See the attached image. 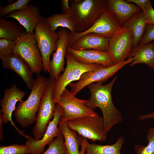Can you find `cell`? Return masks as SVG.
Listing matches in <instances>:
<instances>
[{
	"label": "cell",
	"mask_w": 154,
	"mask_h": 154,
	"mask_svg": "<svg viewBox=\"0 0 154 154\" xmlns=\"http://www.w3.org/2000/svg\"><path fill=\"white\" fill-rule=\"evenodd\" d=\"M147 23L142 10L135 13L129 20L122 25L129 29L133 36V49L137 46L145 32Z\"/></svg>",
	"instance_id": "obj_22"
},
{
	"label": "cell",
	"mask_w": 154,
	"mask_h": 154,
	"mask_svg": "<svg viewBox=\"0 0 154 154\" xmlns=\"http://www.w3.org/2000/svg\"><path fill=\"white\" fill-rule=\"evenodd\" d=\"M70 9L68 14L72 19L76 32L88 29L107 8L106 0L69 1Z\"/></svg>",
	"instance_id": "obj_2"
},
{
	"label": "cell",
	"mask_w": 154,
	"mask_h": 154,
	"mask_svg": "<svg viewBox=\"0 0 154 154\" xmlns=\"http://www.w3.org/2000/svg\"><path fill=\"white\" fill-rule=\"evenodd\" d=\"M40 154H67L62 133L49 145L46 151Z\"/></svg>",
	"instance_id": "obj_28"
},
{
	"label": "cell",
	"mask_w": 154,
	"mask_h": 154,
	"mask_svg": "<svg viewBox=\"0 0 154 154\" xmlns=\"http://www.w3.org/2000/svg\"><path fill=\"white\" fill-rule=\"evenodd\" d=\"M153 40H154V24H147L145 32L139 45L146 44Z\"/></svg>",
	"instance_id": "obj_32"
},
{
	"label": "cell",
	"mask_w": 154,
	"mask_h": 154,
	"mask_svg": "<svg viewBox=\"0 0 154 154\" xmlns=\"http://www.w3.org/2000/svg\"><path fill=\"white\" fill-rule=\"evenodd\" d=\"M63 112L62 108L56 104L53 118L49 122L42 138L38 140L29 136L25 145L30 149L31 154H41L44 151L45 146L49 145L55 137H57L61 133L58 125Z\"/></svg>",
	"instance_id": "obj_13"
},
{
	"label": "cell",
	"mask_w": 154,
	"mask_h": 154,
	"mask_svg": "<svg viewBox=\"0 0 154 154\" xmlns=\"http://www.w3.org/2000/svg\"><path fill=\"white\" fill-rule=\"evenodd\" d=\"M125 140L120 136L113 144L106 145L90 143L87 141L84 154H121V150Z\"/></svg>",
	"instance_id": "obj_23"
},
{
	"label": "cell",
	"mask_w": 154,
	"mask_h": 154,
	"mask_svg": "<svg viewBox=\"0 0 154 154\" xmlns=\"http://www.w3.org/2000/svg\"><path fill=\"white\" fill-rule=\"evenodd\" d=\"M86 101L77 98L67 88H65L56 103L64 112L59 124L78 118L98 116L94 110L85 105Z\"/></svg>",
	"instance_id": "obj_10"
},
{
	"label": "cell",
	"mask_w": 154,
	"mask_h": 154,
	"mask_svg": "<svg viewBox=\"0 0 154 154\" xmlns=\"http://www.w3.org/2000/svg\"><path fill=\"white\" fill-rule=\"evenodd\" d=\"M149 119H154V112L149 114L141 115L139 117V119L141 121Z\"/></svg>",
	"instance_id": "obj_36"
},
{
	"label": "cell",
	"mask_w": 154,
	"mask_h": 154,
	"mask_svg": "<svg viewBox=\"0 0 154 154\" xmlns=\"http://www.w3.org/2000/svg\"><path fill=\"white\" fill-rule=\"evenodd\" d=\"M116 76L110 82L105 85L94 83L88 86L91 93L88 100H86L85 105L94 110L99 108L102 112L104 130L106 134L115 125L123 120L122 114L114 105L111 94L112 90L117 78Z\"/></svg>",
	"instance_id": "obj_1"
},
{
	"label": "cell",
	"mask_w": 154,
	"mask_h": 154,
	"mask_svg": "<svg viewBox=\"0 0 154 154\" xmlns=\"http://www.w3.org/2000/svg\"><path fill=\"white\" fill-rule=\"evenodd\" d=\"M132 58L134 59L131 63V66L144 64L154 69V42L144 45H138L133 48L127 58Z\"/></svg>",
	"instance_id": "obj_21"
},
{
	"label": "cell",
	"mask_w": 154,
	"mask_h": 154,
	"mask_svg": "<svg viewBox=\"0 0 154 154\" xmlns=\"http://www.w3.org/2000/svg\"><path fill=\"white\" fill-rule=\"evenodd\" d=\"M58 38L57 49L52 55L49 64L50 78L56 80L60 73L64 70V59L68 47L69 31L68 29L61 28L58 31Z\"/></svg>",
	"instance_id": "obj_15"
},
{
	"label": "cell",
	"mask_w": 154,
	"mask_h": 154,
	"mask_svg": "<svg viewBox=\"0 0 154 154\" xmlns=\"http://www.w3.org/2000/svg\"><path fill=\"white\" fill-rule=\"evenodd\" d=\"M58 127L64 137L67 154H80L81 141L75 132L69 127L66 122L59 124Z\"/></svg>",
	"instance_id": "obj_24"
},
{
	"label": "cell",
	"mask_w": 154,
	"mask_h": 154,
	"mask_svg": "<svg viewBox=\"0 0 154 154\" xmlns=\"http://www.w3.org/2000/svg\"><path fill=\"white\" fill-rule=\"evenodd\" d=\"M13 52L19 55L33 73L39 75L43 70L42 58L34 33L24 31L17 40Z\"/></svg>",
	"instance_id": "obj_5"
},
{
	"label": "cell",
	"mask_w": 154,
	"mask_h": 154,
	"mask_svg": "<svg viewBox=\"0 0 154 154\" xmlns=\"http://www.w3.org/2000/svg\"><path fill=\"white\" fill-rule=\"evenodd\" d=\"M81 149L80 151V154H84L85 153V147L87 142L85 138H81L80 139Z\"/></svg>",
	"instance_id": "obj_37"
},
{
	"label": "cell",
	"mask_w": 154,
	"mask_h": 154,
	"mask_svg": "<svg viewBox=\"0 0 154 154\" xmlns=\"http://www.w3.org/2000/svg\"><path fill=\"white\" fill-rule=\"evenodd\" d=\"M5 17L15 19L24 27L26 32L31 33H34L36 26L43 18L39 8L31 4L22 9L10 13Z\"/></svg>",
	"instance_id": "obj_18"
},
{
	"label": "cell",
	"mask_w": 154,
	"mask_h": 154,
	"mask_svg": "<svg viewBox=\"0 0 154 154\" xmlns=\"http://www.w3.org/2000/svg\"><path fill=\"white\" fill-rule=\"evenodd\" d=\"M34 31L37 45L42 58L43 70L49 73L50 56L56 50L58 34L52 30L46 18L44 17L37 25Z\"/></svg>",
	"instance_id": "obj_6"
},
{
	"label": "cell",
	"mask_w": 154,
	"mask_h": 154,
	"mask_svg": "<svg viewBox=\"0 0 154 154\" xmlns=\"http://www.w3.org/2000/svg\"><path fill=\"white\" fill-rule=\"evenodd\" d=\"M47 78L40 74L34 80L31 93L25 101L19 102L14 112V117L21 126L26 128L36 121L42 98L44 93Z\"/></svg>",
	"instance_id": "obj_3"
},
{
	"label": "cell",
	"mask_w": 154,
	"mask_h": 154,
	"mask_svg": "<svg viewBox=\"0 0 154 154\" xmlns=\"http://www.w3.org/2000/svg\"><path fill=\"white\" fill-rule=\"evenodd\" d=\"M31 1V0H18L14 3H9L4 7L1 5L0 18L7 15L13 11L23 9Z\"/></svg>",
	"instance_id": "obj_29"
},
{
	"label": "cell",
	"mask_w": 154,
	"mask_h": 154,
	"mask_svg": "<svg viewBox=\"0 0 154 154\" xmlns=\"http://www.w3.org/2000/svg\"><path fill=\"white\" fill-rule=\"evenodd\" d=\"M65 58L66 59V68L63 73L55 80L53 88V98L56 104L67 86L73 81L78 80L84 73L104 66L97 64H85L81 63L77 61L73 55L67 50Z\"/></svg>",
	"instance_id": "obj_4"
},
{
	"label": "cell",
	"mask_w": 154,
	"mask_h": 154,
	"mask_svg": "<svg viewBox=\"0 0 154 154\" xmlns=\"http://www.w3.org/2000/svg\"><path fill=\"white\" fill-rule=\"evenodd\" d=\"M17 40L0 39V58L1 59L13 53Z\"/></svg>",
	"instance_id": "obj_31"
},
{
	"label": "cell",
	"mask_w": 154,
	"mask_h": 154,
	"mask_svg": "<svg viewBox=\"0 0 154 154\" xmlns=\"http://www.w3.org/2000/svg\"><path fill=\"white\" fill-rule=\"evenodd\" d=\"M133 36L128 28L122 27L110 38L106 51L114 64L125 61L133 49Z\"/></svg>",
	"instance_id": "obj_12"
},
{
	"label": "cell",
	"mask_w": 154,
	"mask_h": 154,
	"mask_svg": "<svg viewBox=\"0 0 154 154\" xmlns=\"http://www.w3.org/2000/svg\"><path fill=\"white\" fill-rule=\"evenodd\" d=\"M46 20L54 31L61 27L68 29L71 32H76L74 21L68 14L63 13L54 14L46 18Z\"/></svg>",
	"instance_id": "obj_25"
},
{
	"label": "cell",
	"mask_w": 154,
	"mask_h": 154,
	"mask_svg": "<svg viewBox=\"0 0 154 154\" xmlns=\"http://www.w3.org/2000/svg\"><path fill=\"white\" fill-rule=\"evenodd\" d=\"M69 127L79 135L92 141H104L107 139L103 117L86 116L69 120L67 122Z\"/></svg>",
	"instance_id": "obj_8"
},
{
	"label": "cell",
	"mask_w": 154,
	"mask_h": 154,
	"mask_svg": "<svg viewBox=\"0 0 154 154\" xmlns=\"http://www.w3.org/2000/svg\"><path fill=\"white\" fill-rule=\"evenodd\" d=\"M122 27L113 13L107 8L88 29L82 33L69 32L68 47H70L79 38L87 34L94 33L110 38Z\"/></svg>",
	"instance_id": "obj_9"
},
{
	"label": "cell",
	"mask_w": 154,
	"mask_h": 154,
	"mask_svg": "<svg viewBox=\"0 0 154 154\" xmlns=\"http://www.w3.org/2000/svg\"><path fill=\"white\" fill-rule=\"evenodd\" d=\"M146 139V146L137 144L134 146L135 154H154V126L149 129Z\"/></svg>",
	"instance_id": "obj_27"
},
{
	"label": "cell",
	"mask_w": 154,
	"mask_h": 154,
	"mask_svg": "<svg viewBox=\"0 0 154 154\" xmlns=\"http://www.w3.org/2000/svg\"><path fill=\"white\" fill-rule=\"evenodd\" d=\"M25 92L21 90L17 86L13 84L10 88L6 89L4 92L3 98L0 100L1 109L0 113L2 115L4 123L10 122L14 126L19 135H23L25 138L27 135L23 131L19 130L16 126L12 119V114L16 109V105L18 102H21L25 96Z\"/></svg>",
	"instance_id": "obj_14"
},
{
	"label": "cell",
	"mask_w": 154,
	"mask_h": 154,
	"mask_svg": "<svg viewBox=\"0 0 154 154\" xmlns=\"http://www.w3.org/2000/svg\"><path fill=\"white\" fill-rule=\"evenodd\" d=\"M61 9L62 13L68 14L70 9V7L68 0H61Z\"/></svg>",
	"instance_id": "obj_35"
},
{
	"label": "cell",
	"mask_w": 154,
	"mask_h": 154,
	"mask_svg": "<svg viewBox=\"0 0 154 154\" xmlns=\"http://www.w3.org/2000/svg\"><path fill=\"white\" fill-rule=\"evenodd\" d=\"M31 151L25 145L13 144L0 147V154H30Z\"/></svg>",
	"instance_id": "obj_30"
},
{
	"label": "cell",
	"mask_w": 154,
	"mask_h": 154,
	"mask_svg": "<svg viewBox=\"0 0 154 154\" xmlns=\"http://www.w3.org/2000/svg\"><path fill=\"white\" fill-rule=\"evenodd\" d=\"M107 8L122 25L136 13L141 11L136 5L123 0H106Z\"/></svg>",
	"instance_id": "obj_19"
},
{
	"label": "cell",
	"mask_w": 154,
	"mask_h": 154,
	"mask_svg": "<svg viewBox=\"0 0 154 154\" xmlns=\"http://www.w3.org/2000/svg\"><path fill=\"white\" fill-rule=\"evenodd\" d=\"M55 81L50 78H47L45 91L37 114L32 133L38 140L42 138L50 119L54 116L56 103L53 98V90Z\"/></svg>",
	"instance_id": "obj_7"
},
{
	"label": "cell",
	"mask_w": 154,
	"mask_h": 154,
	"mask_svg": "<svg viewBox=\"0 0 154 154\" xmlns=\"http://www.w3.org/2000/svg\"><path fill=\"white\" fill-rule=\"evenodd\" d=\"M134 58L128 59L125 61L108 67L103 66L96 70L83 73L78 82L71 83L68 86L70 91L76 95L85 87L95 82L102 84L107 81L118 71L134 60Z\"/></svg>",
	"instance_id": "obj_11"
},
{
	"label": "cell",
	"mask_w": 154,
	"mask_h": 154,
	"mask_svg": "<svg viewBox=\"0 0 154 154\" xmlns=\"http://www.w3.org/2000/svg\"><path fill=\"white\" fill-rule=\"evenodd\" d=\"M110 38L94 33H89L81 37L70 47L77 50L96 49L107 51Z\"/></svg>",
	"instance_id": "obj_20"
},
{
	"label": "cell",
	"mask_w": 154,
	"mask_h": 154,
	"mask_svg": "<svg viewBox=\"0 0 154 154\" xmlns=\"http://www.w3.org/2000/svg\"><path fill=\"white\" fill-rule=\"evenodd\" d=\"M3 67L14 72L31 90L34 80L33 72L28 64L18 55L13 52L1 59Z\"/></svg>",
	"instance_id": "obj_16"
},
{
	"label": "cell",
	"mask_w": 154,
	"mask_h": 154,
	"mask_svg": "<svg viewBox=\"0 0 154 154\" xmlns=\"http://www.w3.org/2000/svg\"><path fill=\"white\" fill-rule=\"evenodd\" d=\"M4 123L2 119V115L0 113V139L1 140L3 139V124Z\"/></svg>",
	"instance_id": "obj_38"
},
{
	"label": "cell",
	"mask_w": 154,
	"mask_h": 154,
	"mask_svg": "<svg viewBox=\"0 0 154 154\" xmlns=\"http://www.w3.org/2000/svg\"><path fill=\"white\" fill-rule=\"evenodd\" d=\"M144 17L147 24H154V9L149 0L146 5V12L144 13Z\"/></svg>",
	"instance_id": "obj_33"
},
{
	"label": "cell",
	"mask_w": 154,
	"mask_h": 154,
	"mask_svg": "<svg viewBox=\"0 0 154 154\" xmlns=\"http://www.w3.org/2000/svg\"><path fill=\"white\" fill-rule=\"evenodd\" d=\"M23 28L14 22L0 18V38L16 40L23 32Z\"/></svg>",
	"instance_id": "obj_26"
},
{
	"label": "cell",
	"mask_w": 154,
	"mask_h": 154,
	"mask_svg": "<svg viewBox=\"0 0 154 154\" xmlns=\"http://www.w3.org/2000/svg\"><path fill=\"white\" fill-rule=\"evenodd\" d=\"M67 51L72 54L78 61L85 64H97L105 67L114 64L106 51L96 49L75 50L68 47Z\"/></svg>",
	"instance_id": "obj_17"
},
{
	"label": "cell",
	"mask_w": 154,
	"mask_h": 154,
	"mask_svg": "<svg viewBox=\"0 0 154 154\" xmlns=\"http://www.w3.org/2000/svg\"><path fill=\"white\" fill-rule=\"evenodd\" d=\"M148 0H126L125 1L130 3L135 4L141 9L143 12H146V7Z\"/></svg>",
	"instance_id": "obj_34"
}]
</instances>
